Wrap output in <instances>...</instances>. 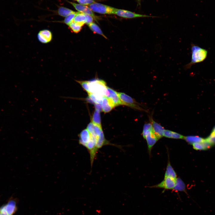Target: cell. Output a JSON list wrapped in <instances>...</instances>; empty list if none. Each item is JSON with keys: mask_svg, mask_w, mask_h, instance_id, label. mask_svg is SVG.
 <instances>
[{"mask_svg": "<svg viewBox=\"0 0 215 215\" xmlns=\"http://www.w3.org/2000/svg\"><path fill=\"white\" fill-rule=\"evenodd\" d=\"M210 135L211 136H215V126L214 128L213 129Z\"/></svg>", "mask_w": 215, "mask_h": 215, "instance_id": "32", "label": "cell"}, {"mask_svg": "<svg viewBox=\"0 0 215 215\" xmlns=\"http://www.w3.org/2000/svg\"><path fill=\"white\" fill-rule=\"evenodd\" d=\"M101 0H78V2L80 4L84 5H89L97 1H99Z\"/></svg>", "mask_w": 215, "mask_h": 215, "instance_id": "28", "label": "cell"}, {"mask_svg": "<svg viewBox=\"0 0 215 215\" xmlns=\"http://www.w3.org/2000/svg\"><path fill=\"white\" fill-rule=\"evenodd\" d=\"M92 122L100 127H101L100 111L96 109L93 113Z\"/></svg>", "mask_w": 215, "mask_h": 215, "instance_id": "21", "label": "cell"}, {"mask_svg": "<svg viewBox=\"0 0 215 215\" xmlns=\"http://www.w3.org/2000/svg\"><path fill=\"white\" fill-rule=\"evenodd\" d=\"M153 132L158 139L162 137L165 130L164 128L161 125L155 122L152 118H150Z\"/></svg>", "mask_w": 215, "mask_h": 215, "instance_id": "10", "label": "cell"}, {"mask_svg": "<svg viewBox=\"0 0 215 215\" xmlns=\"http://www.w3.org/2000/svg\"><path fill=\"white\" fill-rule=\"evenodd\" d=\"M86 16L85 14L79 12H77L73 21L83 26L85 24Z\"/></svg>", "mask_w": 215, "mask_h": 215, "instance_id": "19", "label": "cell"}, {"mask_svg": "<svg viewBox=\"0 0 215 215\" xmlns=\"http://www.w3.org/2000/svg\"><path fill=\"white\" fill-rule=\"evenodd\" d=\"M68 26L70 30L75 33H77L79 32L83 26L79 23L74 22H72L68 25Z\"/></svg>", "mask_w": 215, "mask_h": 215, "instance_id": "23", "label": "cell"}, {"mask_svg": "<svg viewBox=\"0 0 215 215\" xmlns=\"http://www.w3.org/2000/svg\"><path fill=\"white\" fill-rule=\"evenodd\" d=\"M85 14L86 16L85 24L88 25L89 24L93 22V21L94 19V18L92 16L89 15Z\"/></svg>", "mask_w": 215, "mask_h": 215, "instance_id": "29", "label": "cell"}, {"mask_svg": "<svg viewBox=\"0 0 215 215\" xmlns=\"http://www.w3.org/2000/svg\"><path fill=\"white\" fill-rule=\"evenodd\" d=\"M166 176L171 177L175 179H177L176 173L172 167L169 160L168 161L165 174V177Z\"/></svg>", "mask_w": 215, "mask_h": 215, "instance_id": "20", "label": "cell"}, {"mask_svg": "<svg viewBox=\"0 0 215 215\" xmlns=\"http://www.w3.org/2000/svg\"><path fill=\"white\" fill-rule=\"evenodd\" d=\"M70 3L79 12L89 15L92 16L96 20L98 19V16L95 15L93 11L89 7L73 2Z\"/></svg>", "mask_w": 215, "mask_h": 215, "instance_id": "8", "label": "cell"}, {"mask_svg": "<svg viewBox=\"0 0 215 215\" xmlns=\"http://www.w3.org/2000/svg\"><path fill=\"white\" fill-rule=\"evenodd\" d=\"M206 139V140L210 142L213 146L215 145V136L210 135Z\"/></svg>", "mask_w": 215, "mask_h": 215, "instance_id": "30", "label": "cell"}, {"mask_svg": "<svg viewBox=\"0 0 215 215\" xmlns=\"http://www.w3.org/2000/svg\"><path fill=\"white\" fill-rule=\"evenodd\" d=\"M114 14L122 17L128 19L157 17L154 16L137 13L129 11L118 9H116Z\"/></svg>", "mask_w": 215, "mask_h": 215, "instance_id": "6", "label": "cell"}, {"mask_svg": "<svg viewBox=\"0 0 215 215\" xmlns=\"http://www.w3.org/2000/svg\"><path fill=\"white\" fill-rule=\"evenodd\" d=\"M39 41L42 43L50 42L52 39V34L51 32L48 30H43L40 31L37 35Z\"/></svg>", "mask_w": 215, "mask_h": 215, "instance_id": "9", "label": "cell"}, {"mask_svg": "<svg viewBox=\"0 0 215 215\" xmlns=\"http://www.w3.org/2000/svg\"><path fill=\"white\" fill-rule=\"evenodd\" d=\"M142 134L143 138L146 140L150 153L152 147L158 140L154 133L151 123H146L144 125Z\"/></svg>", "mask_w": 215, "mask_h": 215, "instance_id": "2", "label": "cell"}, {"mask_svg": "<svg viewBox=\"0 0 215 215\" xmlns=\"http://www.w3.org/2000/svg\"><path fill=\"white\" fill-rule=\"evenodd\" d=\"M90 133L87 129L82 130L79 135V143L83 146L90 138Z\"/></svg>", "mask_w": 215, "mask_h": 215, "instance_id": "14", "label": "cell"}, {"mask_svg": "<svg viewBox=\"0 0 215 215\" xmlns=\"http://www.w3.org/2000/svg\"><path fill=\"white\" fill-rule=\"evenodd\" d=\"M115 106L112 100L110 98L106 96H104L102 103V111L105 113L110 111Z\"/></svg>", "mask_w": 215, "mask_h": 215, "instance_id": "11", "label": "cell"}, {"mask_svg": "<svg viewBox=\"0 0 215 215\" xmlns=\"http://www.w3.org/2000/svg\"><path fill=\"white\" fill-rule=\"evenodd\" d=\"M176 179L169 176L165 177L164 179L160 183L150 187L173 190L176 185Z\"/></svg>", "mask_w": 215, "mask_h": 215, "instance_id": "7", "label": "cell"}, {"mask_svg": "<svg viewBox=\"0 0 215 215\" xmlns=\"http://www.w3.org/2000/svg\"><path fill=\"white\" fill-rule=\"evenodd\" d=\"M77 0V1H78V0Z\"/></svg>", "mask_w": 215, "mask_h": 215, "instance_id": "34", "label": "cell"}, {"mask_svg": "<svg viewBox=\"0 0 215 215\" xmlns=\"http://www.w3.org/2000/svg\"><path fill=\"white\" fill-rule=\"evenodd\" d=\"M75 12L64 7H61L58 10V13L61 16L66 17L68 15Z\"/></svg>", "mask_w": 215, "mask_h": 215, "instance_id": "24", "label": "cell"}, {"mask_svg": "<svg viewBox=\"0 0 215 215\" xmlns=\"http://www.w3.org/2000/svg\"><path fill=\"white\" fill-rule=\"evenodd\" d=\"M76 81L81 85L82 87L85 90H86L88 93H91L90 91L89 87V81L79 80Z\"/></svg>", "mask_w": 215, "mask_h": 215, "instance_id": "26", "label": "cell"}, {"mask_svg": "<svg viewBox=\"0 0 215 215\" xmlns=\"http://www.w3.org/2000/svg\"><path fill=\"white\" fill-rule=\"evenodd\" d=\"M142 0H136L137 3V5L138 6H140L141 4V2Z\"/></svg>", "mask_w": 215, "mask_h": 215, "instance_id": "33", "label": "cell"}, {"mask_svg": "<svg viewBox=\"0 0 215 215\" xmlns=\"http://www.w3.org/2000/svg\"><path fill=\"white\" fill-rule=\"evenodd\" d=\"M118 96L123 105L130 107L141 110L145 111V110L142 108L138 105V103L136 100L129 96L125 93L118 92Z\"/></svg>", "mask_w": 215, "mask_h": 215, "instance_id": "5", "label": "cell"}, {"mask_svg": "<svg viewBox=\"0 0 215 215\" xmlns=\"http://www.w3.org/2000/svg\"><path fill=\"white\" fill-rule=\"evenodd\" d=\"M77 12L71 13L67 15L65 18L64 21V23L68 25L73 20Z\"/></svg>", "mask_w": 215, "mask_h": 215, "instance_id": "25", "label": "cell"}, {"mask_svg": "<svg viewBox=\"0 0 215 215\" xmlns=\"http://www.w3.org/2000/svg\"><path fill=\"white\" fill-rule=\"evenodd\" d=\"M173 190L177 191L184 192L188 195L185 184L179 178L176 179V185Z\"/></svg>", "mask_w": 215, "mask_h": 215, "instance_id": "17", "label": "cell"}, {"mask_svg": "<svg viewBox=\"0 0 215 215\" xmlns=\"http://www.w3.org/2000/svg\"><path fill=\"white\" fill-rule=\"evenodd\" d=\"M191 47V61L184 66V68L186 70L190 68L194 64L202 62L206 59L208 55L207 50L192 43Z\"/></svg>", "mask_w": 215, "mask_h": 215, "instance_id": "1", "label": "cell"}, {"mask_svg": "<svg viewBox=\"0 0 215 215\" xmlns=\"http://www.w3.org/2000/svg\"><path fill=\"white\" fill-rule=\"evenodd\" d=\"M107 87L105 82L102 80L89 81V89L91 93L106 97L109 95Z\"/></svg>", "mask_w": 215, "mask_h": 215, "instance_id": "3", "label": "cell"}, {"mask_svg": "<svg viewBox=\"0 0 215 215\" xmlns=\"http://www.w3.org/2000/svg\"><path fill=\"white\" fill-rule=\"evenodd\" d=\"M107 89L109 93V95L107 97L110 98L112 100L115 106L123 105L118 96V92L108 87Z\"/></svg>", "mask_w": 215, "mask_h": 215, "instance_id": "13", "label": "cell"}, {"mask_svg": "<svg viewBox=\"0 0 215 215\" xmlns=\"http://www.w3.org/2000/svg\"><path fill=\"white\" fill-rule=\"evenodd\" d=\"M5 210L8 215H13L17 210L16 201L12 197L10 198L5 205Z\"/></svg>", "mask_w": 215, "mask_h": 215, "instance_id": "12", "label": "cell"}, {"mask_svg": "<svg viewBox=\"0 0 215 215\" xmlns=\"http://www.w3.org/2000/svg\"><path fill=\"white\" fill-rule=\"evenodd\" d=\"M96 109L99 110L100 111L102 110V104H95Z\"/></svg>", "mask_w": 215, "mask_h": 215, "instance_id": "31", "label": "cell"}, {"mask_svg": "<svg viewBox=\"0 0 215 215\" xmlns=\"http://www.w3.org/2000/svg\"><path fill=\"white\" fill-rule=\"evenodd\" d=\"M163 136L166 137L174 139H184L185 136L178 133L170 130H165Z\"/></svg>", "mask_w": 215, "mask_h": 215, "instance_id": "15", "label": "cell"}, {"mask_svg": "<svg viewBox=\"0 0 215 215\" xmlns=\"http://www.w3.org/2000/svg\"><path fill=\"white\" fill-rule=\"evenodd\" d=\"M93 11L102 14H114L116 8L101 3L95 2L89 5Z\"/></svg>", "mask_w": 215, "mask_h": 215, "instance_id": "4", "label": "cell"}, {"mask_svg": "<svg viewBox=\"0 0 215 215\" xmlns=\"http://www.w3.org/2000/svg\"><path fill=\"white\" fill-rule=\"evenodd\" d=\"M88 93L89 98L95 104H102L104 96L99 94L92 93Z\"/></svg>", "mask_w": 215, "mask_h": 215, "instance_id": "18", "label": "cell"}, {"mask_svg": "<svg viewBox=\"0 0 215 215\" xmlns=\"http://www.w3.org/2000/svg\"><path fill=\"white\" fill-rule=\"evenodd\" d=\"M203 142H202L195 143L193 144L192 145L193 148L196 150H206Z\"/></svg>", "mask_w": 215, "mask_h": 215, "instance_id": "27", "label": "cell"}, {"mask_svg": "<svg viewBox=\"0 0 215 215\" xmlns=\"http://www.w3.org/2000/svg\"><path fill=\"white\" fill-rule=\"evenodd\" d=\"M88 26L90 29L93 33L101 35L105 39H107L106 37L104 34L101 29L97 24L93 22H92L88 24Z\"/></svg>", "mask_w": 215, "mask_h": 215, "instance_id": "22", "label": "cell"}, {"mask_svg": "<svg viewBox=\"0 0 215 215\" xmlns=\"http://www.w3.org/2000/svg\"><path fill=\"white\" fill-rule=\"evenodd\" d=\"M184 139L188 143L192 144L195 143L202 142L205 139L198 136H185Z\"/></svg>", "mask_w": 215, "mask_h": 215, "instance_id": "16", "label": "cell"}]
</instances>
